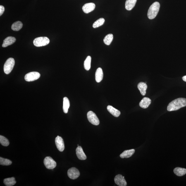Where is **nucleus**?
<instances>
[{"mask_svg":"<svg viewBox=\"0 0 186 186\" xmlns=\"http://www.w3.org/2000/svg\"><path fill=\"white\" fill-rule=\"evenodd\" d=\"M185 106L186 98H179L169 103L167 107V110L169 111H176Z\"/></svg>","mask_w":186,"mask_h":186,"instance_id":"obj_1","label":"nucleus"},{"mask_svg":"<svg viewBox=\"0 0 186 186\" xmlns=\"http://www.w3.org/2000/svg\"><path fill=\"white\" fill-rule=\"evenodd\" d=\"M160 8V4L158 2H155L150 7L148 10V17L150 20H153L157 15Z\"/></svg>","mask_w":186,"mask_h":186,"instance_id":"obj_2","label":"nucleus"},{"mask_svg":"<svg viewBox=\"0 0 186 186\" xmlns=\"http://www.w3.org/2000/svg\"><path fill=\"white\" fill-rule=\"evenodd\" d=\"M15 64V61L13 58H8L5 62L3 67V70L5 73L7 75L10 73L13 70Z\"/></svg>","mask_w":186,"mask_h":186,"instance_id":"obj_3","label":"nucleus"},{"mask_svg":"<svg viewBox=\"0 0 186 186\" xmlns=\"http://www.w3.org/2000/svg\"><path fill=\"white\" fill-rule=\"evenodd\" d=\"M49 42V39L46 37H37L34 39L33 41L34 45L37 47L47 45Z\"/></svg>","mask_w":186,"mask_h":186,"instance_id":"obj_4","label":"nucleus"},{"mask_svg":"<svg viewBox=\"0 0 186 186\" xmlns=\"http://www.w3.org/2000/svg\"><path fill=\"white\" fill-rule=\"evenodd\" d=\"M87 117L89 122L93 125H98L100 123L99 119L96 114L92 111H89L87 114Z\"/></svg>","mask_w":186,"mask_h":186,"instance_id":"obj_5","label":"nucleus"},{"mask_svg":"<svg viewBox=\"0 0 186 186\" xmlns=\"http://www.w3.org/2000/svg\"><path fill=\"white\" fill-rule=\"evenodd\" d=\"M40 77V74L37 72H29L25 77V80L28 82H33L37 80Z\"/></svg>","mask_w":186,"mask_h":186,"instance_id":"obj_6","label":"nucleus"},{"mask_svg":"<svg viewBox=\"0 0 186 186\" xmlns=\"http://www.w3.org/2000/svg\"><path fill=\"white\" fill-rule=\"evenodd\" d=\"M44 164L48 169H53L56 167L57 163L53 158L49 156L46 157L44 160Z\"/></svg>","mask_w":186,"mask_h":186,"instance_id":"obj_7","label":"nucleus"},{"mask_svg":"<svg viewBox=\"0 0 186 186\" xmlns=\"http://www.w3.org/2000/svg\"><path fill=\"white\" fill-rule=\"evenodd\" d=\"M67 173L68 177L72 180H75L78 178L80 175L79 170L75 168H72L69 169Z\"/></svg>","mask_w":186,"mask_h":186,"instance_id":"obj_8","label":"nucleus"},{"mask_svg":"<svg viewBox=\"0 0 186 186\" xmlns=\"http://www.w3.org/2000/svg\"><path fill=\"white\" fill-rule=\"evenodd\" d=\"M55 144L58 149L60 152H63L65 149V144L63 140L61 137L58 136L55 139Z\"/></svg>","mask_w":186,"mask_h":186,"instance_id":"obj_9","label":"nucleus"},{"mask_svg":"<svg viewBox=\"0 0 186 186\" xmlns=\"http://www.w3.org/2000/svg\"><path fill=\"white\" fill-rule=\"evenodd\" d=\"M115 182L117 185L119 186H126L127 185L125 177L121 175H118L115 177Z\"/></svg>","mask_w":186,"mask_h":186,"instance_id":"obj_10","label":"nucleus"},{"mask_svg":"<svg viewBox=\"0 0 186 186\" xmlns=\"http://www.w3.org/2000/svg\"><path fill=\"white\" fill-rule=\"evenodd\" d=\"M96 5L93 3H87L82 7V10L84 13H88L92 11L95 8Z\"/></svg>","mask_w":186,"mask_h":186,"instance_id":"obj_11","label":"nucleus"},{"mask_svg":"<svg viewBox=\"0 0 186 186\" xmlns=\"http://www.w3.org/2000/svg\"><path fill=\"white\" fill-rule=\"evenodd\" d=\"M76 153L79 159L84 160L87 159V156L81 146H78L76 149Z\"/></svg>","mask_w":186,"mask_h":186,"instance_id":"obj_12","label":"nucleus"},{"mask_svg":"<svg viewBox=\"0 0 186 186\" xmlns=\"http://www.w3.org/2000/svg\"><path fill=\"white\" fill-rule=\"evenodd\" d=\"M16 41V39L15 37H11V36L7 37L3 40L2 46L3 47H7V46L13 44Z\"/></svg>","mask_w":186,"mask_h":186,"instance_id":"obj_13","label":"nucleus"},{"mask_svg":"<svg viewBox=\"0 0 186 186\" xmlns=\"http://www.w3.org/2000/svg\"><path fill=\"white\" fill-rule=\"evenodd\" d=\"M151 100L150 98L144 97L141 100L140 102L139 106L142 108H147L151 104Z\"/></svg>","mask_w":186,"mask_h":186,"instance_id":"obj_14","label":"nucleus"},{"mask_svg":"<svg viewBox=\"0 0 186 186\" xmlns=\"http://www.w3.org/2000/svg\"><path fill=\"white\" fill-rule=\"evenodd\" d=\"M103 74L102 69L101 68H98L96 70L95 73V79L96 82H100L102 80Z\"/></svg>","mask_w":186,"mask_h":186,"instance_id":"obj_15","label":"nucleus"},{"mask_svg":"<svg viewBox=\"0 0 186 186\" xmlns=\"http://www.w3.org/2000/svg\"><path fill=\"white\" fill-rule=\"evenodd\" d=\"M137 88L142 96L145 95L146 94V90L147 88V84L145 83L144 82H140L138 84Z\"/></svg>","mask_w":186,"mask_h":186,"instance_id":"obj_16","label":"nucleus"},{"mask_svg":"<svg viewBox=\"0 0 186 186\" xmlns=\"http://www.w3.org/2000/svg\"><path fill=\"white\" fill-rule=\"evenodd\" d=\"M135 151V150L134 149L125 150L120 155V157L121 158H130L134 154Z\"/></svg>","mask_w":186,"mask_h":186,"instance_id":"obj_17","label":"nucleus"},{"mask_svg":"<svg viewBox=\"0 0 186 186\" xmlns=\"http://www.w3.org/2000/svg\"><path fill=\"white\" fill-rule=\"evenodd\" d=\"M137 0H127L125 3V8L127 10H131L135 6Z\"/></svg>","mask_w":186,"mask_h":186,"instance_id":"obj_18","label":"nucleus"},{"mask_svg":"<svg viewBox=\"0 0 186 186\" xmlns=\"http://www.w3.org/2000/svg\"><path fill=\"white\" fill-rule=\"evenodd\" d=\"M108 111L115 117H118L120 115V112L111 106H108L107 107Z\"/></svg>","mask_w":186,"mask_h":186,"instance_id":"obj_19","label":"nucleus"},{"mask_svg":"<svg viewBox=\"0 0 186 186\" xmlns=\"http://www.w3.org/2000/svg\"><path fill=\"white\" fill-rule=\"evenodd\" d=\"M70 106V102L68 98L65 97L63 99V109L64 113H68V109Z\"/></svg>","mask_w":186,"mask_h":186,"instance_id":"obj_20","label":"nucleus"},{"mask_svg":"<svg viewBox=\"0 0 186 186\" xmlns=\"http://www.w3.org/2000/svg\"><path fill=\"white\" fill-rule=\"evenodd\" d=\"M174 172L178 176H182L186 174V169L177 167L174 169Z\"/></svg>","mask_w":186,"mask_h":186,"instance_id":"obj_21","label":"nucleus"},{"mask_svg":"<svg viewBox=\"0 0 186 186\" xmlns=\"http://www.w3.org/2000/svg\"><path fill=\"white\" fill-rule=\"evenodd\" d=\"M15 177H12L10 178L5 179L3 180V183L7 186H12L16 183Z\"/></svg>","mask_w":186,"mask_h":186,"instance_id":"obj_22","label":"nucleus"},{"mask_svg":"<svg viewBox=\"0 0 186 186\" xmlns=\"http://www.w3.org/2000/svg\"><path fill=\"white\" fill-rule=\"evenodd\" d=\"M23 26L22 22L20 21H17L14 23L11 26L12 30L15 31H18L22 28Z\"/></svg>","mask_w":186,"mask_h":186,"instance_id":"obj_23","label":"nucleus"},{"mask_svg":"<svg viewBox=\"0 0 186 186\" xmlns=\"http://www.w3.org/2000/svg\"><path fill=\"white\" fill-rule=\"evenodd\" d=\"M113 38V36L112 34H108L105 36L103 42L107 45H109L111 44Z\"/></svg>","mask_w":186,"mask_h":186,"instance_id":"obj_24","label":"nucleus"},{"mask_svg":"<svg viewBox=\"0 0 186 186\" xmlns=\"http://www.w3.org/2000/svg\"><path fill=\"white\" fill-rule=\"evenodd\" d=\"M91 60V57L90 56H88L84 61V68L86 70H89L90 69Z\"/></svg>","mask_w":186,"mask_h":186,"instance_id":"obj_25","label":"nucleus"},{"mask_svg":"<svg viewBox=\"0 0 186 186\" xmlns=\"http://www.w3.org/2000/svg\"><path fill=\"white\" fill-rule=\"evenodd\" d=\"M104 22L105 20L104 18H100L94 22L93 25V27L94 28H97L102 26L104 24Z\"/></svg>","mask_w":186,"mask_h":186,"instance_id":"obj_26","label":"nucleus"},{"mask_svg":"<svg viewBox=\"0 0 186 186\" xmlns=\"http://www.w3.org/2000/svg\"><path fill=\"white\" fill-rule=\"evenodd\" d=\"M0 142L2 145L5 146H8L9 144L8 140L1 135H0Z\"/></svg>","mask_w":186,"mask_h":186,"instance_id":"obj_27","label":"nucleus"},{"mask_svg":"<svg viewBox=\"0 0 186 186\" xmlns=\"http://www.w3.org/2000/svg\"><path fill=\"white\" fill-rule=\"evenodd\" d=\"M12 162L9 160L3 158H0V164L3 165H9L11 164Z\"/></svg>","mask_w":186,"mask_h":186,"instance_id":"obj_28","label":"nucleus"},{"mask_svg":"<svg viewBox=\"0 0 186 186\" xmlns=\"http://www.w3.org/2000/svg\"><path fill=\"white\" fill-rule=\"evenodd\" d=\"M5 11L4 7L2 5L0 6V16H1Z\"/></svg>","mask_w":186,"mask_h":186,"instance_id":"obj_29","label":"nucleus"},{"mask_svg":"<svg viewBox=\"0 0 186 186\" xmlns=\"http://www.w3.org/2000/svg\"><path fill=\"white\" fill-rule=\"evenodd\" d=\"M182 79L184 82H186V75L182 77Z\"/></svg>","mask_w":186,"mask_h":186,"instance_id":"obj_30","label":"nucleus"}]
</instances>
